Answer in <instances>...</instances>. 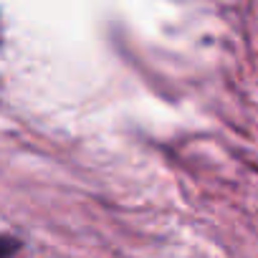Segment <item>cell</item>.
<instances>
[{
	"instance_id": "1",
	"label": "cell",
	"mask_w": 258,
	"mask_h": 258,
	"mask_svg": "<svg viewBox=\"0 0 258 258\" xmlns=\"http://www.w3.org/2000/svg\"><path fill=\"white\" fill-rule=\"evenodd\" d=\"M18 240L16 238H0V258H11L18 250Z\"/></svg>"
}]
</instances>
